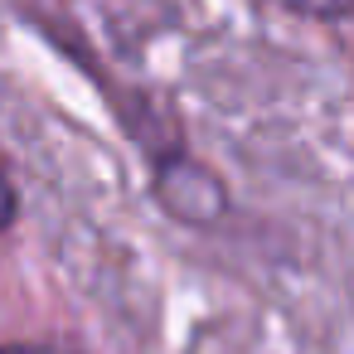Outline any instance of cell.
Returning <instances> with one entry per match:
<instances>
[{"label": "cell", "instance_id": "1", "mask_svg": "<svg viewBox=\"0 0 354 354\" xmlns=\"http://www.w3.org/2000/svg\"><path fill=\"white\" fill-rule=\"evenodd\" d=\"M156 194H160V204H165L175 218H185V223H209V218H218L223 204H228L218 175L204 170V165L189 160V156H170V160L160 165Z\"/></svg>", "mask_w": 354, "mask_h": 354}, {"label": "cell", "instance_id": "2", "mask_svg": "<svg viewBox=\"0 0 354 354\" xmlns=\"http://www.w3.org/2000/svg\"><path fill=\"white\" fill-rule=\"evenodd\" d=\"M272 6L310 15V20H354V0H272Z\"/></svg>", "mask_w": 354, "mask_h": 354}, {"label": "cell", "instance_id": "3", "mask_svg": "<svg viewBox=\"0 0 354 354\" xmlns=\"http://www.w3.org/2000/svg\"><path fill=\"white\" fill-rule=\"evenodd\" d=\"M10 218H15V189H10L6 170H0V228H10Z\"/></svg>", "mask_w": 354, "mask_h": 354}, {"label": "cell", "instance_id": "4", "mask_svg": "<svg viewBox=\"0 0 354 354\" xmlns=\"http://www.w3.org/2000/svg\"><path fill=\"white\" fill-rule=\"evenodd\" d=\"M0 354H68V349H54V344H0Z\"/></svg>", "mask_w": 354, "mask_h": 354}]
</instances>
